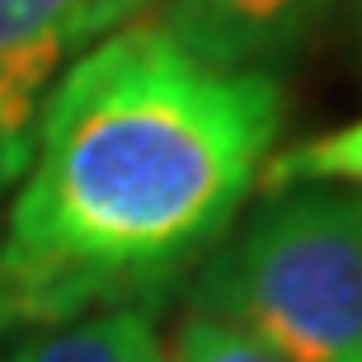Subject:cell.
Here are the masks:
<instances>
[{
    "label": "cell",
    "instance_id": "8992f818",
    "mask_svg": "<svg viewBox=\"0 0 362 362\" xmlns=\"http://www.w3.org/2000/svg\"><path fill=\"white\" fill-rule=\"evenodd\" d=\"M325 184L362 188V118L344 122L334 132L306 136L287 151H273L259 170L255 188L278 198V193H292V188H325Z\"/></svg>",
    "mask_w": 362,
    "mask_h": 362
},
{
    "label": "cell",
    "instance_id": "3957f363",
    "mask_svg": "<svg viewBox=\"0 0 362 362\" xmlns=\"http://www.w3.org/2000/svg\"><path fill=\"white\" fill-rule=\"evenodd\" d=\"M81 0H0V179L28 165L57 76L76 52Z\"/></svg>",
    "mask_w": 362,
    "mask_h": 362
},
{
    "label": "cell",
    "instance_id": "7a4b0ae2",
    "mask_svg": "<svg viewBox=\"0 0 362 362\" xmlns=\"http://www.w3.org/2000/svg\"><path fill=\"white\" fill-rule=\"evenodd\" d=\"M198 315L226 320L282 362H362V193L292 188L212 255Z\"/></svg>",
    "mask_w": 362,
    "mask_h": 362
},
{
    "label": "cell",
    "instance_id": "ba28073f",
    "mask_svg": "<svg viewBox=\"0 0 362 362\" xmlns=\"http://www.w3.org/2000/svg\"><path fill=\"white\" fill-rule=\"evenodd\" d=\"M170 0H81V10H76V57L85 47H94L99 38H108V33L151 19Z\"/></svg>",
    "mask_w": 362,
    "mask_h": 362
},
{
    "label": "cell",
    "instance_id": "277c9868",
    "mask_svg": "<svg viewBox=\"0 0 362 362\" xmlns=\"http://www.w3.org/2000/svg\"><path fill=\"white\" fill-rule=\"evenodd\" d=\"M329 10L334 0H170L160 24L207 66L278 76Z\"/></svg>",
    "mask_w": 362,
    "mask_h": 362
},
{
    "label": "cell",
    "instance_id": "5b68a950",
    "mask_svg": "<svg viewBox=\"0 0 362 362\" xmlns=\"http://www.w3.org/2000/svg\"><path fill=\"white\" fill-rule=\"evenodd\" d=\"M0 362H165V349L146 310H104L57 329H33Z\"/></svg>",
    "mask_w": 362,
    "mask_h": 362
},
{
    "label": "cell",
    "instance_id": "9c48e42d",
    "mask_svg": "<svg viewBox=\"0 0 362 362\" xmlns=\"http://www.w3.org/2000/svg\"><path fill=\"white\" fill-rule=\"evenodd\" d=\"M349 10H353V19H358V28H362V0H349Z\"/></svg>",
    "mask_w": 362,
    "mask_h": 362
},
{
    "label": "cell",
    "instance_id": "52a82bcc",
    "mask_svg": "<svg viewBox=\"0 0 362 362\" xmlns=\"http://www.w3.org/2000/svg\"><path fill=\"white\" fill-rule=\"evenodd\" d=\"M165 362H282L273 349H264L259 339H250L245 329L212 315H188L175 334V349Z\"/></svg>",
    "mask_w": 362,
    "mask_h": 362
},
{
    "label": "cell",
    "instance_id": "6da1fadb",
    "mask_svg": "<svg viewBox=\"0 0 362 362\" xmlns=\"http://www.w3.org/2000/svg\"><path fill=\"white\" fill-rule=\"evenodd\" d=\"M269 71H221L160 24L57 76L0 235V334L141 310L235 221L282 127Z\"/></svg>",
    "mask_w": 362,
    "mask_h": 362
}]
</instances>
